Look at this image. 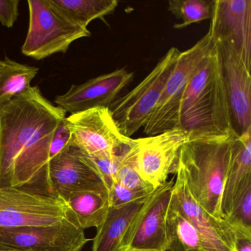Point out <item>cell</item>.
<instances>
[{
  "mask_svg": "<svg viewBox=\"0 0 251 251\" xmlns=\"http://www.w3.org/2000/svg\"><path fill=\"white\" fill-rule=\"evenodd\" d=\"M66 113L38 86L0 110V187L45 182L51 142Z\"/></svg>",
  "mask_w": 251,
  "mask_h": 251,
  "instance_id": "cell-1",
  "label": "cell"
},
{
  "mask_svg": "<svg viewBox=\"0 0 251 251\" xmlns=\"http://www.w3.org/2000/svg\"><path fill=\"white\" fill-rule=\"evenodd\" d=\"M179 127L189 133L190 139L235 133L221 52L215 42L186 86L180 103Z\"/></svg>",
  "mask_w": 251,
  "mask_h": 251,
  "instance_id": "cell-2",
  "label": "cell"
},
{
  "mask_svg": "<svg viewBox=\"0 0 251 251\" xmlns=\"http://www.w3.org/2000/svg\"><path fill=\"white\" fill-rule=\"evenodd\" d=\"M236 133L189 139L179 152L177 170L194 199L210 214L224 220L221 204Z\"/></svg>",
  "mask_w": 251,
  "mask_h": 251,
  "instance_id": "cell-3",
  "label": "cell"
},
{
  "mask_svg": "<svg viewBox=\"0 0 251 251\" xmlns=\"http://www.w3.org/2000/svg\"><path fill=\"white\" fill-rule=\"evenodd\" d=\"M29 27L22 53L40 61L57 53H65L70 45L90 31L70 21L50 0H28Z\"/></svg>",
  "mask_w": 251,
  "mask_h": 251,
  "instance_id": "cell-4",
  "label": "cell"
},
{
  "mask_svg": "<svg viewBox=\"0 0 251 251\" xmlns=\"http://www.w3.org/2000/svg\"><path fill=\"white\" fill-rule=\"evenodd\" d=\"M180 52L177 48H170L142 81L111 104V115L124 136L130 138L145 126L176 69Z\"/></svg>",
  "mask_w": 251,
  "mask_h": 251,
  "instance_id": "cell-5",
  "label": "cell"
},
{
  "mask_svg": "<svg viewBox=\"0 0 251 251\" xmlns=\"http://www.w3.org/2000/svg\"><path fill=\"white\" fill-rule=\"evenodd\" d=\"M214 45L209 32L187 50L180 52L176 69L144 126V133L154 136L179 127L180 103L189 80Z\"/></svg>",
  "mask_w": 251,
  "mask_h": 251,
  "instance_id": "cell-6",
  "label": "cell"
},
{
  "mask_svg": "<svg viewBox=\"0 0 251 251\" xmlns=\"http://www.w3.org/2000/svg\"><path fill=\"white\" fill-rule=\"evenodd\" d=\"M73 217L61 198L24 188L0 187V228L52 226Z\"/></svg>",
  "mask_w": 251,
  "mask_h": 251,
  "instance_id": "cell-7",
  "label": "cell"
},
{
  "mask_svg": "<svg viewBox=\"0 0 251 251\" xmlns=\"http://www.w3.org/2000/svg\"><path fill=\"white\" fill-rule=\"evenodd\" d=\"M65 121L72 146L89 156L120 155L133 142L120 131L109 108L80 111L66 117Z\"/></svg>",
  "mask_w": 251,
  "mask_h": 251,
  "instance_id": "cell-8",
  "label": "cell"
},
{
  "mask_svg": "<svg viewBox=\"0 0 251 251\" xmlns=\"http://www.w3.org/2000/svg\"><path fill=\"white\" fill-rule=\"evenodd\" d=\"M174 183L165 182L148 197L127 228L120 251H167V214Z\"/></svg>",
  "mask_w": 251,
  "mask_h": 251,
  "instance_id": "cell-9",
  "label": "cell"
},
{
  "mask_svg": "<svg viewBox=\"0 0 251 251\" xmlns=\"http://www.w3.org/2000/svg\"><path fill=\"white\" fill-rule=\"evenodd\" d=\"M88 241L75 217L52 226L0 228V250L80 251Z\"/></svg>",
  "mask_w": 251,
  "mask_h": 251,
  "instance_id": "cell-10",
  "label": "cell"
},
{
  "mask_svg": "<svg viewBox=\"0 0 251 251\" xmlns=\"http://www.w3.org/2000/svg\"><path fill=\"white\" fill-rule=\"evenodd\" d=\"M189 139L180 127L136 139L135 167L142 180L155 189L167 182L170 173H176L179 152Z\"/></svg>",
  "mask_w": 251,
  "mask_h": 251,
  "instance_id": "cell-11",
  "label": "cell"
},
{
  "mask_svg": "<svg viewBox=\"0 0 251 251\" xmlns=\"http://www.w3.org/2000/svg\"><path fill=\"white\" fill-rule=\"evenodd\" d=\"M208 32L251 70V0H214Z\"/></svg>",
  "mask_w": 251,
  "mask_h": 251,
  "instance_id": "cell-12",
  "label": "cell"
},
{
  "mask_svg": "<svg viewBox=\"0 0 251 251\" xmlns=\"http://www.w3.org/2000/svg\"><path fill=\"white\" fill-rule=\"evenodd\" d=\"M44 183L48 194L64 201L70 194L80 191L108 192L102 180L82 158L80 150L72 145L49 161Z\"/></svg>",
  "mask_w": 251,
  "mask_h": 251,
  "instance_id": "cell-13",
  "label": "cell"
},
{
  "mask_svg": "<svg viewBox=\"0 0 251 251\" xmlns=\"http://www.w3.org/2000/svg\"><path fill=\"white\" fill-rule=\"evenodd\" d=\"M134 74L126 69L73 85L64 95L55 98L57 106L71 114L95 108H109L119 94L131 83Z\"/></svg>",
  "mask_w": 251,
  "mask_h": 251,
  "instance_id": "cell-14",
  "label": "cell"
},
{
  "mask_svg": "<svg viewBox=\"0 0 251 251\" xmlns=\"http://www.w3.org/2000/svg\"><path fill=\"white\" fill-rule=\"evenodd\" d=\"M177 178L173 195L179 208L201 234L204 248L208 251H233L234 236L230 225L225 220L216 218L205 211L189 192L182 176Z\"/></svg>",
  "mask_w": 251,
  "mask_h": 251,
  "instance_id": "cell-15",
  "label": "cell"
},
{
  "mask_svg": "<svg viewBox=\"0 0 251 251\" xmlns=\"http://www.w3.org/2000/svg\"><path fill=\"white\" fill-rule=\"evenodd\" d=\"M217 45L221 52L232 127L239 136L251 129V70L231 50Z\"/></svg>",
  "mask_w": 251,
  "mask_h": 251,
  "instance_id": "cell-16",
  "label": "cell"
},
{
  "mask_svg": "<svg viewBox=\"0 0 251 251\" xmlns=\"http://www.w3.org/2000/svg\"><path fill=\"white\" fill-rule=\"evenodd\" d=\"M148 197L121 206L110 207L105 221L97 227L92 251H120L127 228Z\"/></svg>",
  "mask_w": 251,
  "mask_h": 251,
  "instance_id": "cell-17",
  "label": "cell"
},
{
  "mask_svg": "<svg viewBox=\"0 0 251 251\" xmlns=\"http://www.w3.org/2000/svg\"><path fill=\"white\" fill-rule=\"evenodd\" d=\"M249 179H251V129L235 139L222 198L221 211L224 220L230 214L238 191Z\"/></svg>",
  "mask_w": 251,
  "mask_h": 251,
  "instance_id": "cell-18",
  "label": "cell"
},
{
  "mask_svg": "<svg viewBox=\"0 0 251 251\" xmlns=\"http://www.w3.org/2000/svg\"><path fill=\"white\" fill-rule=\"evenodd\" d=\"M65 202L83 230L101 226L105 221L110 208L108 192H73Z\"/></svg>",
  "mask_w": 251,
  "mask_h": 251,
  "instance_id": "cell-19",
  "label": "cell"
},
{
  "mask_svg": "<svg viewBox=\"0 0 251 251\" xmlns=\"http://www.w3.org/2000/svg\"><path fill=\"white\" fill-rule=\"evenodd\" d=\"M167 251L205 249L201 234L179 208L173 192L167 214Z\"/></svg>",
  "mask_w": 251,
  "mask_h": 251,
  "instance_id": "cell-20",
  "label": "cell"
},
{
  "mask_svg": "<svg viewBox=\"0 0 251 251\" xmlns=\"http://www.w3.org/2000/svg\"><path fill=\"white\" fill-rule=\"evenodd\" d=\"M39 68L20 64L5 57L0 61V110L31 87Z\"/></svg>",
  "mask_w": 251,
  "mask_h": 251,
  "instance_id": "cell-21",
  "label": "cell"
},
{
  "mask_svg": "<svg viewBox=\"0 0 251 251\" xmlns=\"http://www.w3.org/2000/svg\"><path fill=\"white\" fill-rule=\"evenodd\" d=\"M52 5L70 21L88 28L93 20L113 14L117 0H50Z\"/></svg>",
  "mask_w": 251,
  "mask_h": 251,
  "instance_id": "cell-22",
  "label": "cell"
},
{
  "mask_svg": "<svg viewBox=\"0 0 251 251\" xmlns=\"http://www.w3.org/2000/svg\"><path fill=\"white\" fill-rule=\"evenodd\" d=\"M214 0H170L168 10L177 20H181L180 24L175 25L176 29L188 27L194 23L211 20Z\"/></svg>",
  "mask_w": 251,
  "mask_h": 251,
  "instance_id": "cell-23",
  "label": "cell"
},
{
  "mask_svg": "<svg viewBox=\"0 0 251 251\" xmlns=\"http://www.w3.org/2000/svg\"><path fill=\"white\" fill-rule=\"evenodd\" d=\"M136 143V139H133V144L119 156L116 181L135 190L153 192L155 189L142 180L135 167Z\"/></svg>",
  "mask_w": 251,
  "mask_h": 251,
  "instance_id": "cell-24",
  "label": "cell"
},
{
  "mask_svg": "<svg viewBox=\"0 0 251 251\" xmlns=\"http://www.w3.org/2000/svg\"><path fill=\"white\" fill-rule=\"evenodd\" d=\"M232 230L251 233V179L240 188L233 200L230 214L226 219Z\"/></svg>",
  "mask_w": 251,
  "mask_h": 251,
  "instance_id": "cell-25",
  "label": "cell"
},
{
  "mask_svg": "<svg viewBox=\"0 0 251 251\" xmlns=\"http://www.w3.org/2000/svg\"><path fill=\"white\" fill-rule=\"evenodd\" d=\"M80 153L85 162L94 170L97 176L102 180L108 192L113 183L116 181V174L120 154L115 155L89 156L83 153L81 151Z\"/></svg>",
  "mask_w": 251,
  "mask_h": 251,
  "instance_id": "cell-26",
  "label": "cell"
},
{
  "mask_svg": "<svg viewBox=\"0 0 251 251\" xmlns=\"http://www.w3.org/2000/svg\"><path fill=\"white\" fill-rule=\"evenodd\" d=\"M152 192L135 190L115 181L108 190L110 207L121 206L149 196Z\"/></svg>",
  "mask_w": 251,
  "mask_h": 251,
  "instance_id": "cell-27",
  "label": "cell"
},
{
  "mask_svg": "<svg viewBox=\"0 0 251 251\" xmlns=\"http://www.w3.org/2000/svg\"><path fill=\"white\" fill-rule=\"evenodd\" d=\"M65 119L60 123L52 137L50 147L49 161L61 155L72 145L71 133L67 127Z\"/></svg>",
  "mask_w": 251,
  "mask_h": 251,
  "instance_id": "cell-28",
  "label": "cell"
},
{
  "mask_svg": "<svg viewBox=\"0 0 251 251\" xmlns=\"http://www.w3.org/2000/svg\"><path fill=\"white\" fill-rule=\"evenodd\" d=\"M20 0H0V23L6 27H12L19 17Z\"/></svg>",
  "mask_w": 251,
  "mask_h": 251,
  "instance_id": "cell-29",
  "label": "cell"
},
{
  "mask_svg": "<svg viewBox=\"0 0 251 251\" xmlns=\"http://www.w3.org/2000/svg\"><path fill=\"white\" fill-rule=\"evenodd\" d=\"M233 251H251V233L233 229Z\"/></svg>",
  "mask_w": 251,
  "mask_h": 251,
  "instance_id": "cell-30",
  "label": "cell"
},
{
  "mask_svg": "<svg viewBox=\"0 0 251 251\" xmlns=\"http://www.w3.org/2000/svg\"><path fill=\"white\" fill-rule=\"evenodd\" d=\"M206 251V250L205 249H194V250H191V251Z\"/></svg>",
  "mask_w": 251,
  "mask_h": 251,
  "instance_id": "cell-31",
  "label": "cell"
},
{
  "mask_svg": "<svg viewBox=\"0 0 251 251\" xmlns=\"http://www.w3.org/2000/svg\"><path fill=\"white\" fill-rule=\"evenodd\" d=\"M0 251H16V250H0Z\"/></svg>",
  "mask_w": 251,
  "mask_h": 251,
  "instance_id": "cell-32",
  "label": "cell"
}]
</instances>
